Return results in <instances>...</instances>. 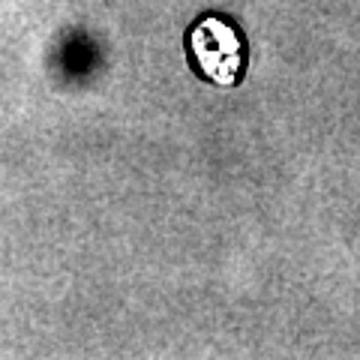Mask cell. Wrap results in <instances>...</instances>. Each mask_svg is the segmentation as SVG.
<instances>
[{
    "mask_svg": "<svg viewBox=\"0 0 360 360\" xmlns=\"http://www.w3.org/2000/svg\"><path fill=\"white\" fill-rule=\"evenodd\" d=\"M186 58L189 66L205 82L219 87H234L246 75L250 45H246L243 30L231 18L219 13H207L186 30Z\"/></svg>",
    "mask_w": 360,
    "mask_h": 360,
    "instance_id": "6da1fadb",
    "label": "cell"
}]
</instances>
